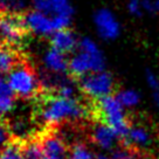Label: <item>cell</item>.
<instances>
[{
	"label": "cell",
	"mask_w": 159,
	"mask_h": 159,
	"mask_svg": "<svg viewBox=\"0 0 159 159\" xmlns=\"http://www.w3.org/2000/svg\"><path fill=\"white\" fill-rule=\"evenodd\" d=\"M77 82L83 96L90 101H98L103 97L110 96L115 90L114 76L107 70L87 74Z\"/></svg>",
	"instance_id": "5b68a950"
},
{
	"label": "cell",
	"mask_w": 159,
	"mask_h": 159,
	"mask_svg": "<svg viewBox=\"0 0 159 159\" xmlns=\"http://www.w3.org/2000/svg\"><path fill=\"white\" fill-rule=\"evenodd\" d=\"M111 159H139V152L126 145H118L110 154Z\"/></svg>",
	"instance_id": "44dd1931"
},
{
	"label": "cell",
	"mask_w": 159,
	"mask_h": 159,
	"mask_svg": "<svg viewBox=\"0 0 159 159\" xmlns=\"http://www.w3.org/2000/svg\"><path fill=\"white\" fill-rule=\"evenodd\" d=\"M30 33L25 13H0V36H2V41L20 47Z\"/></svg>",
	"instance_id": "8992f818"
},
{
	"label": "cell",
	"mask_w": 159,
	"mask_h": 159,
	"mask_svg": "<svg viewBox=\"0 0 159 159\" xmlns=\"http://www.w3.org/2000/svg\"><path fill=\"white\" fill-rule=\"evenodd\" d=\"M80 53L69 60L68 75L73 81H79L84 75L105 70V60L102 50L91 39L80 41Z\"/></svg>",
	"instance_id": "3957f363"
},
{
	"label": "cell",
	"mask_w": 159,
	"mask_h": 159,
	"mask_svg": "<svg viewBox=\"0 0 159 159\" xmlns=\"http://www.w3.org/2000/svg\"><path fill=\"white\" fill-rule=\"evenodd\" d=\"M0 159H25L21 151L20 140L11 137L8 142L0 150Z\"/></svg>",
	"instance_id": "ac0fdd59"
},
{
	"label": "cell",
	"mask_w": 159,
	"mask_h": 159,
	"mask_svg": "<svg viewBox=\"0 0 159 159\" xmlns=\"http://www.w3.org/2000/svg\"><path fill=\"white\" fill-rule=\"evenodd\" d=\"M7 82L16 98L19 97L25 101H33L42 90L40 77L27 57L8 74Z\"/></svg>",
	"instance_id": "277c9868"
},
{
	"label": "cell",
	"mask_w": 159,
	"mask_h": 159,
	"mask_svg": "<svg viewBox=\"0 0 159 159\" xmlns=\"http://www.w3.org/2000/svg\"><path fill=\"white\" fill-rule=\"evenodd\" d=\"M94 156L89 148L81 142L70 145L69 159H94Z\"/></svg>",
	"instance_id": "d6986e66"
},
{
	"label": "cell",
	"mask_w": 159,
	"mask_h": 159,
	"mask_svg": "<svg viewBox=\"0 0 159 159\" xmlns=\"http://www.w3.org/2000/svg\"><path fill=\"white\" fill-rule=\"evenodd\" d=\"M94 159H111L109 154L103 153V152H99V153H96L94 156Z\"/></svg>",
	"instance_id": "484cf974"
},
{
	"label": "cell",
	"mask_w": 159,
	"mask_h": 159,
	"mask_svg": "<svg viewBox=\"0 0 159 159\" xmlns=\"http://www.w3.org/2000/svg\"><path fill=\"white\" fill-rule=\"evenodd\" d=\"M95 26L98 35L107 41L117 39L120 35V24L117 16L108 8H101L95 13Z\"/></svg>",
	"instance_id": "ba28073f"
},
{
	"label": "cell",
	"mask_w": 159,
	"mask_h": 159,
	"mask_svg": "<svg viewBox=\"0 0 159 159\" xmlns=\"http://www.w3.org/2000/svg\"><path fill=\"white\" fill-rule=\"evenodd\" d=\"M25 20L30 32L38 34L48 35L59 30L55 16H49L36 10L25 12Z\"/></svg>",
	"instance_id": "30bf717a"
},
{
	"label": "cell",
	"mask_w": 159,
	"mask_h": 159,
	"mask_svg": "<svg viewBox=\"0 0 159 159\" xmlns=\"http://www.w3.org/2000/svg\"><path fill=\"white\" fill-rule=\"evenodd\" d=\"M16 96L11 89L8 82L0 79V118L5 117L6 114L12 111Z\"/></svg>",
	"instance_id": "9a60e30c"
},
{
	"label": "cell",
	"mask_w": 159,
	"mask_h": 159,
	"mask_svg": "<svg viewBox=\"0 0 159 159\" xmlns=\"http://www.w3.org/2000/svg\"><path fill=\"white\" fill-rule=\"evenodd\" d=\"M35 10L53 16L73 15V7L68 0H35Z\"/></svg>",
	"instance_id": "4fadbf2b"
},
{
	"label": "cell",
	"mask_w": 159,
	"mask_h": 159,
	"mask_svg": "<svg viewBox=\"0 0 159 159\" xmlns=\"http://www.w3.org/2000/svg\"><path fill=\"white\" fill-rule=\"evenodd\" d=\"M145 80H146V83L149 85V88L152 90V91L159 90V76L156 74L154 71H152V70L146 71Z\"/></svg>",
	"instance_id": "603a6c76"
},
{
	"label": "cell",
	"mask_w": 159,
	"mask_h": 159,
	"mask_svg": "<svg viewBox=\"0 0 159 159\" xmlns=\"http://www.w3.org/2000/svg\"><path fill=\"white\" fill-rule=\"evenodd\" d=\"M143 8L144 13H156V0H144Z\"/></svg>",
	"instance_id": "cb8c5ba5"
},
{
	"label": "cell",
	"mask_w": 159,
	"mask_h": 159,
	"mask_svg": "<svg viewBox=\"0 0 159 159\" xmlns=\"http://www.w3.org/2000/svg\"><path fill=\"white\" fill-rule=\"evenodd\" d=\"M123 145L130 146L137 151L149 150L153 145V136L148 126L143 124H132L126 138L122 142Z\"/></svg>",
	"instance_id": "7c38bea8"
},
{
	"label": "cell",
	"mask_w": 159,
	"mask_h": 159,
	"mask_svg": "<svg viewBox=\"0 0 159 159\" xmlns=\"http://www.w3.org/2000/svg\"><path fill=\"white\" fill-rule=\"evenodd\" d=\"M156 13H159V0H156Z\"/></svg>",
	"instance_id": "4316f807"
},
{
	"label": "cell",
	"mask_w": 159,
	"mask_h": 159,
	"mask_svg": "<svg viewBox=\"0 0 159 159\" xmlns=\"http://www.w3.org/2000/svg\"><path fill=\"white\" fill-rule=\"evenodd\" d=\"M24 0H0V13H25Z\"/></svg>",
	"instance_id": "ffe728a7"
},
{
	"label": "cell",
	"mask_w": 159,
	"mask_h": 159,
	"mask_svg": "<svg viewBox=\"0 0 159 159\" xmlns=\"http://www.w3.org/2000/svg\"><path fill=\"white\" fill-rule=\"evenodd\" d=\"M50 43H52V47L54 49H57L59 52L63 53V54L74 52L80 46L79 40L76 38V34L70 30L69 27L55 32L53 36H52Z\"/></svg>",
	"instance_id": "5bb4252c"
},
{
	"label": "cell",
	"mask_w": 159,
	"mask_h": 159,
	"mask_svg": "<svg viewBox=\"0 0 159 159\" xmlns=\"http://www.w3.org/2000/svg\"><path fill=\"white\" fill-rule=\"evenodd\" d=\"M26 57V54L20 50L19 46L0 41V74H10Z\"/></svg>",
	"instance_id": "8fae6325"
},
{
	"label": "cell",
	"mask_w": 159,
	"mask_h": 159,
	"mask_svg": "<svg viewBox=\"0 0 159 159\" xmlns=\"http://www.w3.org/2000/svg\"><path fill=\"white\" fill-rule=\"evenodd\" d=\"M89 138L96 146L105 151H114L120 142L114 130L102 122H95L90 126Z\"/></svg>",
	"instance_id": "9c48e42d"
},
{
	"label": "cell",
	"mask_w": 159,
	"mask_h": 159,
	"mask_svg": "<svg viewBox=\"0 0 159 159\" xmlns=\"http://www.w3.org/2000/svg\"><path fill=\"white\" fill-rule=\"evenodd\" d=\"M36 138L47 158L66 159L69 156L70 146L66 143L59 128H43L36 134Z\"/></svg>",
	"instance_id": "52a82bcc"
},
{
	"label": "cell",
	"mask_w": 159,
	"mask_h": 159,
	"mask_svg": "<svg viewBox=\"0 0 159 159\" xmlns=\"http://www.w3.org/2000/svg\"><path fill=\"white\" fill-rule=\"evenodd\" d=\"M91 105V117L97 122H102L110 126L120 138V143L126 138L131 128L130 118L126 109L120 104L116 95H110L107 97L93 101Z\"/></svg>",
	"instance_id": "7a4b0ae2"
},
{
	"label": "cell",
	"mask_w": 159,
	"mask_h": 159,
	"mask_svg": "<svg viewBox=\"0 0 159 159\" xmlns=\"http://www.w3.org/2000/svg\"><path fill=\"white\" fill-rule=\"evenodd\" d=\"M116 97L126 110L134 109L140 103V94L137 90L131 89V88L120 89L116 94Z\"/></svg>",
	"instance_id": "e0dca14e"
},
{
	"label": "cell",
	"mask_w": 159,
	"mask_h": 159,
	"mask_svg": "<svg viewBox=\"0 0 159 159\" xmlns=\"http://www.w3.org/2000/svg\"><path fill=\"white\" fill-rule=\"evenodd\" d=\"M152 97H153V102L156 107L159 109V90H156V91H152Z\"/></svg>",
	"instance_id": "d4e9b609"
},
{
	"label": "cell",
	"mask_w": 159,
	"mask_h": 159,
	"mask_svg": "<svg viewBox=\"0 0 159 159\" xmlns=\"http://www.w3.org/2000/svg\"><path fill=\"white\" fill-rule=\"evenodd\" d=\"M143 1L144 0H126V8L131 15L140 16L144 13L143 8Z\"/></svg>",
	"instance_id": "7402d4cb"
},
{
	"label": "cell",
	"mask_w": 159,
	"mask_h": 159,
	"mask_svg": "<svg viewBox=\"0 0 159 159\" xmlns=\"http://www.w3.org/2000/svg\"><path fill=\"white\" fill-rule=\"evenodd\" d=\"M75 97H63L55 88H42L33 99L32 120L39 129L60 128L91 118V105Z\"/></svg>",
	"instance_id": "6da1fadb"
},
{
	"label": "cell",
	"mask_w": 159,
	"mask_h": 159,
	"mask_svg": "<svg viewBox=\"0 0 159 159\" xmlns=\"http://www.w3.org/2000/svg\"><path fill=\"white\" fill-rule=\"evenodd\" d=\"M45 62L46 66L54 73H67L69 69V61H67L63 53L54 48L47 53Z\"/></svg>",
	"instance_id": "2e32d148"
},
{
	"label": "cell",
	"mask_w": 159,
	"mask_h": 159,
	"mask_svg": "<svg viewBox=\"0 0 159 159\" xmlns=\"http://www.w3.org/2000/svg\"><path fill=\"white\" fill-rule=\"evenodd\" d=\"M0 150H1V149H0Z\"/></svg>",
	"instance_id": "83f0119b"
}]
</instances>
